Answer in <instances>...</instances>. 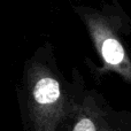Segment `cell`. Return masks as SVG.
Masks as SVG:
<instances>
[{
  "label": "cell",
  "instance_id": "cell-1",
  "mask_svg": "<svg viewBox=\"0 0 131 131\" xmlns=\"http://www.w3.org/2000/svg\"><path fill=\"white\" fill-rule=\"evenodd\" d=\"M27 113L31 131L57 130L64 116L61 86L57 79L46 75L29 79Z\"/></svg>",
  "mask_w": 131,
  "mask_h": 131
},
{
  "label": "cell",
  "instance_id": "cell-2",
  "mask_svg": "<svg viewBox=\"0 0 131 131\" xmlns=\"http://www.w3.org/2000/svg\"><path fill=\"white\" fill-rule=\"evenodd\" d=\"M101 53L104 60L111 66H121L124 60V51L114 38H107L102 41Z\"/></svg>",
  "mask_w": 131,
  "mask_h": 131
},
{
  "label": "cell",
  "instance_id": "cell-3",
  "mask_svg": "<svg viewBox=\"0 0 131 131\" xmlns=\"http://www.w3.org/2000/svg\"><path fill=\"white\" fill-rule=\"evenodd\" d=\"M72 131H98V127L92 116L88 113H83L77 116Z\"/></svg>",
  "mask_w": 131,
  "mask_h": 131
}]
</instances>
